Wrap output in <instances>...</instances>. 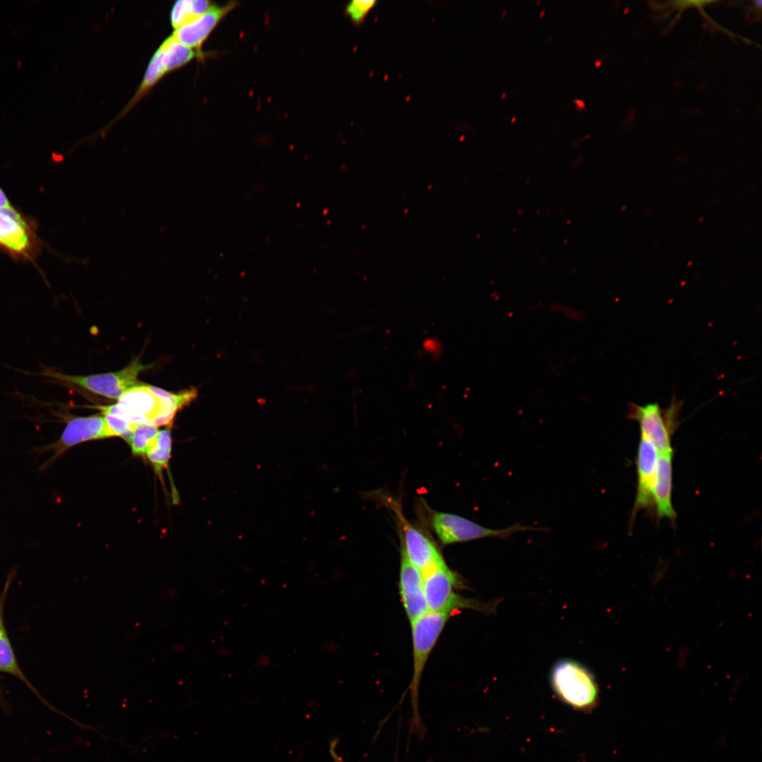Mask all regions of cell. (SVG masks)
<instances>
[{
	"instance_id": "1",
	"label": "cell",
	"mask_w": 762,
	"mask_h": 762,
	"mask_svg": "<svg viewBox=\"0 0 762 762\" xmlns=\"http://www.w3.org/2000/svg\"><path fill=\"white\" fill-rule=\"evenodd\" d=\"M198 397L194 387L170 392L149 385L139 384L128 390L115 404L93 408L101 413L120 416L134 424L170 426L176 413Z\"/></svg>"
},
{
	"instance_id": "2",
	"label": "cell",
	"mask_w": 762,
	"mask_h": 762,
	"mask_svg": "<svg viewBox=\"0 0 762 762\" xmlns=\"http://www.w3.org/2000/svg\"><path fill=\"white\" fill-rule=\"evenodd\" d=\"M40 365L42 370L37 373L18 370L27 375L52 380L54 383L67 387H78L107 398L117 400L128 390L140 384L138 380L139 374L152 365V364L144 365L139 358H136L123 368L116 372L75 375L61 373L42 363Z\"/></svg>"
},
{
	"instance_id": "3",
	"label": "cell",
	"mask_w": 762,
	"mask_h": 762,
	"mask_svg": "<svg viewBox=\"0 0 762 762\" xmlns=\"http://www.w3.org/2000/svg\"><path fill=\"white\" fill-rule=\"evenodd\" d=\"M449 615L428 611L411 622L413 645V675L409 686L412 717L411 732L423 737L425 728L418 709V690L428 659L435 646Z\"/></svg>"
},
{
	"instance_id": "4",
	"label": "cell",
	"mask_w": 762,
	"mask_h": 762,
	"mask_svg": "<svg viewBox=\"0 0 762 762\" xmlns=\"http://www.w3.org/2000/svg\"><path fill=\"white\" fill-rule=\"evenodd\" d=\"M550 681L560 699L575 709L588 710L598 702V687L594 677L578 661H557L552 669Z\"/></svg>"
},
{
	"instance_id": "5",
	"label": "cell",
	"mask_w": 762,
	"mask_h": 762,
	"mask_svg": "<svg viewBox=\"0 0 762 762\" xmlns=\"http://www.w3.org/2000/svg\"><path fill=\"white\" fill-rule=\"evenodd\" d=\"M422 574L428 611L451 615L459 609L470 608L483 612H492L495 609V604H486L457 594L458 577L445 562Z\"/></svg>"
},
{
	"instance_id": "6",
	"label": "cell",
	"mask_w": 762,
	"mask_h": 762,
	"mask_svg": "<svg viewBox=\"0 0 762 762\" xmlns=\"http://www.w3.org/2000/svg\"><path fill=\"white\" fill-rule=\"evenodd\" d=\"M63 418L66 426L55 442L34 448L38 454L52 452V456L39 468L45 471L71 447L84 442L113 437L102 414L75 416L68 413H56Z\"/></svg>"
},
{
	"instance_id": "7",
	"label": "cell",
	"mask_w": 762,
	"mask_h": 762,
	"mask_svg": "<svg viewBox=\"0 0 762 762\" xmlns=\"http://www.w3.org/2000/svg\"><path fill=\"white\" fill-rule=\"evenodd\" d=\"M430 523L439 540L446 545L484 538L508 539L517 532L548 530L547 528L524 526L520 523L504 528L492 529L463 516L441 512H434L431 514Z\"/></svg>"
},
{
	"instance_id": "8",
	"label": "cell",
	"mask_w": 762,
	"mask_h": 762,
	"mask_svg": "<svg viewBox=\"0 0 762 762\" xmlns=\"http://www.w3.org/2000/svg\"><path fill=\"white\" fill-rule=\"evenodd\" d=\"M679 407L677 401H672L665 410L658 403L643 406L631 403L629 406L628 417L639 423L641 436L650 441L658 453L669 454L672 453L671 434Z\"/></svg>"
},
{
	"instance_id": "9",
	"label": "cell",
	"mask_w": 762,
	"mask_h": 762,
	"mask_svg": "<svg viewBox=\"0 0 762 762\" xmlns=\"http://www.w3.org/2000/svg\"><path fill=\"white\" fill-rule=\"evenodd\" d=\"M35 245L33 231L14 207L0 209V246L11 254L29 258Z\"/></svg>"
},
{
	"instance_id": "10",
	"label": "cell",
	"mask_w": 762,
	"mask_h": 762,
	"mask_svg": "<svg viewBox=\"0 0 762 762\" xmlns=\"http://www.w3.org/2000/svg\"><path fill=\"white\" fill-rule=\"evenodd\" d=\"M399 589L406 616L413 622L428 611L423 574L408 559L401 547Z\"/></svg>"
},
{
	"instance_id": "11",
	"label": "cell",
	"mask_w": 762,
	"mask_h": 762,
	"mask_svg": "<svg viewBox=\"0 0 762 762\" xmlns=\"http://www.w3.org/2000/svg\"><path fill=\"white\" fill-rule=\"evenodd\" d=\"M403 538L401 545L409 561L422 574L445 562L435 544L420 530L399 514Z\"/></svg>"
},
{
	"instance_id": "12",
	"label": "cell",
	"mask_w": 762,
	"mask_h": 762,
	"mask_svg": "<svg viewBox=\"0 0 762 762\" xmlns=\"http://www.w3.org/2000/svg\"><path fill=\"white\" fill-rule=\"evenodd\" d=\"M658 452L648 440L641 436L637 452V494L633 514L653 504V491L656 479Z\"/></svg>"
},
{
	"instance_id": "13",
	"label": "cell",
	"mask_w": 762,
	"mask_h": 762,
	"mask_svg": "<svg viewBox=\"0 0 762 762\" xmlns=\"http://www.w3.org/2000/svg\"><path fill=\"white\" fill-rule=\"evenodd\" d=\"M234 6L232 3L223 6L212 5L203 14L174 30L172 35L183 44L198 49Z\"/></svg>"
},
{
	"instance_id": "14",
	"label": "cell",
	"mask_w": 762,
	"mask_h": 762,
	"mask_svg": "<svg viewBox=\"0 0 762 762\" xmlns=\"http://www.w3.org/2000/svg\"><path fill=\"white\" fill-rule=\"evenodd\" d=\"M672 453L660 454L658 458L657 472L653 491V503L660 518L674 520L676 514L672 503Z\"/></svg>"
},
{
	"instance_id": "15",
	"label": "cell",
	"mask_w": 762,
	"mask_h": 762,
	"mask_svg": "<svg viewBox=\"0 0 762 762\" xmlns=\"http://www.w3.org/2000/svg\"><path fill=\"white\" fill-rule=\"evenodd\" d=\"M8 587V583L7 582L0 597V671L19 678L38 695V693L29 682L18 664L4 626L3 608Z\"/></svg>"
},
{
	"instance_id": "16",
	"label": "cell",
	"mask_w": 762,
	"mask_h": 762,
	"mask_svg": "<svg viewBox=\"0 0 762 762\" xmlns=\"http://www.w3.org/2000/svg\"><path fill=\"white\" fill-rule=\"evenodd\" d=\"M212 6L211 2L206 0L176 1L169 14L171 25L176 30L205 13Z\"/></svg>"
},
{
	"instance_id": "17",
	"label": "cell",
	"mask_w": 762,
	"mask_h": 762,
	"mask_svg": "<svg viewBox=\"0 0 762 762\" xmlns=\"http://www.w3.org/2000/svg\"><path fill=\"white\" fill-rule=\"evenodd\" d=\"M171 449V435L170 429L159 430L155 444L145 456L152 464L156 473L161 479L163 469L169 466Z\"/></svg>"
},
{
	"instance_id": "18",
	"label": "cell",
	"mask_w": 762,
	"mask_h": 762,
	"mask_svg": "<svg viewBox=\"0 0 762 762\" xmlns=\"http://www.w3.org/2000/svg\"><path fill=\"white\" fill-rule=\"evenodd\" d=\"M159 430L150 424H138L128 442L132 454L145 456L156 442Z\"/></svg>"
},
{
	"instance_id": "19",
	"label": "cell",
	"mask_w": 762,
	"mask_h": 762,
	"mask_svg": "<svg viewBox=\"0 0 762 762\" xmlns=\"http://www.w3.org/2000/svg\"><path fill=\"white\" fill-rule=\"evenodd\" d=\"M101 414L103 416L113 437H120L128 443L137 425L118 415L111 413Z\"/></svg>"
},
{
	"instance_id": "20",
	"label": "cell",
	"mask_w": 762,
	"mask_h": 762,
	"mask_svg": "<svg viewBox=\"0 0 762 762\" xmlns=\"http://www.w3.org/2000/svg\"><path fill=\"white\" fill-rule=\"evenodd\" d=\"M377 3V1L353 0L348 4L346 13L356 25L363 23L367 16Z\"/></svg>"
},
{
	"instance_id": "21",
	"label": "cell",
	"mask_w": 762,
	"mask_h": 762,
	"mask_svg": "<svg viewBox=\"0 0 762 762\" xmlns=\"http://www.w3.org/2000/svg\"><path fill=\"white\" fill-rule=\"evenodd\" d=\"M337 742L338 740L337 739H334L330 741L329 749L330 756L332 758L334 762H345L336 751V745L337 744Z\"/></svg>"
},
{
	"instance_id": "22",
	"label": "cell",
	"mask_w": 762,
	"mask_h": 762,
	"mask_svg": "<svg viewBox=\"0 0 762 762\" xmlns=\"http://www.w3.org/2000/svg\"><path fill=\"white\" fill-rule=\"evenodd\" d=\"M13 207L8 201L3 190L0 188V209Z\"/></svg>"
}]
</instances>
